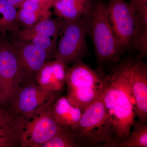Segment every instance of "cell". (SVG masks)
<instances>
[{
	"instance_id": "cell-15",
	"label": "cell",
	"mask_w": 147,
	"mask_h": 147,
	"mask_svg": "<svg viewBox=\"0 0 147 147\" xmlns=\"http://www.w3.org/2000/svg\"><path fill=\"white\" fill-rule=\"evenodd\" d=\"M52 110L57 123L73 130L78 125L82 114V110L72 105L67 96L58 97L53 104Z\"/></svg>"
},
{
	"instance_id": "cell-3",
	"label": "cell",
	"mask_w": 147,
	"mask_h": 147,
	"mask_svg": "<svg viewBox=\"0 0 147 147\" xmlns=\"http://www.w3.org/2000/svg\"><path fill=\"white\" fill-rule=\"evenodd\" d=\"M73 130L81 147H117L115 129L100 97L82 112Z\"/></svg>"
},
{
	"instance_id": "cell-22",
	"label": "cell",
	"mask_w": 147,
	"mask_h": 147,
	"mask_svg": "<svg viewBox=\"0 0 147 147\" xmlns=\"http://www.w3.org/2000/svg\"><path fill=\"white\" fill-rule=\"evenodd\" d=\"M142 28L147 29V5L136 11Z\"/></svg>"
},
{
	"instance_id": "cell-24",
	"label": "cell",
	"mask_w": 147,
	"mask_h": 147,
	"mask_svg": "<svg viewBox=\"0 0 147 147\" xmlns=\"http://www.w3.org/2000/svg\"><path fill=\"white\" fill-rule=\"evenodd\" d=\"M31 1L38 3L48 10H50L51 8L53 7L50 0H31Z\"/></svg>"
},
{
	"instance_id": "cell-16",
	"label": "cell",
	"mask_w": 147,
	"mask_h": 147,
	"mask_svg": "<svg viewBox=\"0 0 147 147\" xmlns=\"http://www.w3.org/2000/svg\"><path fill=\"white\" fill-rule=\"evenodd\" d=\"M92 0H59L53 7L55 15L65 21H75L89 11Z\"/></svg>"
},
{
	"instance_id": "cell-12",
	"label": "cell",
	"mask_w": 147,
	"mask_h": 147,
	"mask_svg": "<svg viewBox=\"0 0 147 147\" xmlns=\"http://www.w3.org/2000/svg\"><path fill=\"white\" fill-rule=\"evenodd\" d=\"M130 86L136 106V117L142 123L147 120V67L140 61H132Z\"/></svg>"
},
{
	"instance_id": "cell-18",
	"label": "cell",
	"mask_w": 147,
	"mask_h": 147,
	"mask_svg": "<svg viewBox=\"0 0 147 147\" xmlns=\"http://www.w3.org/2000/svg\"><path fill=\"white\" fill-rule=\"evenodd\" d=\"M73 129L61 126L57 134L41 147H80Z\"/></svg>"
},
{
	"instance_id": "cell-7",
	"label": "cell",
	"mask_w": 147,
	"mask_h": 147,
	"mask_svg": "<svg viewBox=\"0 0 147 147\" xmlns=\"http://www.w3.org/2000/svg\"><path fill=\"white\" fill-rule=\"evenodd\" d=\"M55 101L25 117L21 147H41L57 133L61 125L53 117L52 108Z\"/></svg>"
},
{
	"instance_id": "cell-20",
	"label": "cell",
	"mask_w": 147,
	"mask_h": 147,
	"mask_svg": "<svg viewBox=\"0 0 147 147\" xmlns=\"http://www.w3.org/2000/svg\"><path fill=\"white\" fill-rule=\"evenodd\" d=\"M17 17L20 26L30 28L40 21L51 17L50 11H40L20 7L17 9Z\"/></svg>"
},
{
	"instance_id": "cell-5",
	"label": "cell",
	"mask_w": 147,
	"mask_h": 147,
	"mask_svg": "<svg viewBox=\"0 0 147 147\" xmlns=\"http://www.w3.org/2000/svg\"><path fill=\"white\" fill-rule=\"evenodd\" d=\"M87 34L88 28L84 16L75 21L63 20L53 59L66 67L82 60L88 53Z\"/></svg>"
},
{
	"instance_id": "cell-11",
	"label": "cell",
	"mask_w": 147,
	"mask_h": 147,
	"mask_svg": "<svg viewBox=\"0 0 147 147\" xmlns=\"http://www.w3.org/2000/svg\"><path fill=\"white\" fill-rule=\"evenodd\" d=\"M15 48L21 64L23 79L22 83L36 82L38 71L51 56L47 51L31 42L19 39L13 34L9 38Z\"/></svg>"
},
{
	"instance_id": "cell-26",
	"label": "cell",
	"mask_w": 147,
	"mask_h": 147,
	"mask_svg": "<svg viewBox=\"0 0 147 147\" xmlns=\"http://www.w3.org/2000/svg\"><path fill=\"white\" fill-rule=\"evenodd\" d=\"M50 1H51V4H52V7H53L55 3L57 2L59 0H50Z\"/></svg>"
},
{
	"instance_id": "cell-2",
	"label": "cell",
	"mask_w": 147,
	"mask_h": 147,
	"mask_svg": "<svg viewBox=\"0 0 147 147\" xmlns=\"http://www.w3.org/2000/svg\"><path fill=\"white\" fill-rule=\"evenodd\" d=\"M84 17L86 22L88 34L90 36L94 46L97 70L103 72L104 64L118 61L123 51L110 23L107 4L101 0L92 1L89 11Z\"/></svg>"
},
{
	"instance_id": "cell-9",
	"label": "cell",
	"mask_w": 147,
	"mask_h": 147,
	"mask_svg": "<svg viewBox=\"0 0 147 147\" xmlns=\"http://www.w3.org/2000/svg\"><path fill=\"white\" fill-rule=\"evenodd\" d=\"M59 94L42 88L35 82L21 84L10 101L5 105L13 115L26 117L56 100Z\"/></svg>"
},
{
	"instance_id": "cell-19",
	"label": "cell",
	"mask_w": 147,
	"mask_h": 147,
	"mask_svg": "<svg viewBox=\"0 0 147 147\" xmlns=\"http://www.w3.org/2000/svg\"><path fill=\"white\" fill-rule=\"evenodd\" d=\"M132 126L134 130L132 133L118 147H147V123L134 120Z\"/></svg>"
},
{
	"instance_id": "cell-8",
	"label": "cell",
	"mask_w": 147,
	"mask_h": 147,
	"mask_svg": "<svg viewBox=\"0 0 147 147\" xmlns=\"http://www.w3.org/2000/svg\"><path fill=\"white\" fill-rule=\"evenodd\" d=\"M108 16L113 32L122 50L133 43L142 28L136 10L125 0H110Z\"/></svg>"
},
{
	"instance_id": "cell-23",
	"label": "cell",
	"mask_w": 147,
	"mask_h": 147,
	"mask_svg": "<svg viewBox=\"0 0 147 147\" xmlns=\"http://www.w3.org/2000/svg\"><path fill=\"white\" fill-rule=\"evenodd\" d=\"M129 3L136 11L147 5V0H129Z\"/></svg>"
},
{
	"instance_id": "cell-13",
	"label": "cell",
	"mask_w": 147,
	"mask_h": 147,
	"mask_svg": "<svg viewBox=\"0 0 147 147\" xmlns=\"http://www.w3.org/2000/svg\"><path fill=\"white\" fill-rule=\"evenodd\" d=\"M23 119L0 103V147H21Z\"/></svg>"
},
{
	"instance_id": "cell-21",
	"label": "cell",
	"mask_w": 147,
	"mask_h": 147,
	"mask_svg": "<svg viewBox=\"0 0 147 147\" xmlns=\"http://www.w3.org/2000/svg\"><path fill=\"white\" fill-rule=\"evenodd\" d=\"M135 48L139 51L141 57H145L147 55V29L142 28L134 40Z\"/></svg>"
},
{
	"instance_id": "cell-6",
	"label": "cell",
	"mask_w": 147,
	"mask_h": 147,
	"mask_svg": "<svg viewBox=\"0 0 147 147\" xmlns=\"http://www.w3.org/2000/svg\"><path fill=\"white\" fill-rule=\"evenodd\" d=\"M23 79L16 50L6 34L0 32V103L6 105L10 101Z\"/></svg>"
},
{
	"instance_id": "cell-10",
	"label": "cell",
	"mask_w": 147,
	"mask_h": 147,
	"mask_svg": "<svg viewBox=\"0 0 147 147\" xmlns=\"http://www.w3.org/2000/svg\"><path fill=\"white\" fill-rule=\"evenodd\" d=\"M63 20L50 17L31 27L11 32L19 39L31 42L47 51L53 59Z\"/></svg>"
},
{
	"instance_id": "cell-4",
	"label": "cell",
	"mask_w": 147,
	"mask_h": 147,
	"mask_svg": "<svg viewBox=\"0 0 147 147\" xmlns=\"http://www.w3.org/2000/svg\"><path fill=\"white\" fill-rule=\"evenodd\" d=\"M104 73L96 71L82 60L65 70L67 97L82 112L101 96Z\"/></svg>"
},
{
	"instance_id": "cell-25",
	"label": "cell",
	"mask_w": 147,
	"mask_h": 147,
	"mask_svg": "<svg viewBox=\"0 0 147 147\" xmlns=\"http://www.w3.org/2000/svg\"><path fill=\"white\" fill-rule=\"evenodd\" d=\"M12 5L18 9L25 0H7Z\"/></svg>"
},
{
	"instance_id": "cell-1",
	"label": "cell",
	"mask_w": 147,
	"mask_h": 147,
	"mask_svg": "<svg viewBox=\"0 0 147 147\" xmlns=\"http://www.w3.org/2000/svg\"><path fill=\"white\" fill-rule=\"evenodd\" d=\"M131 63L124 61L110 73L103 75L100 98L115 129L117 147L128 138L136 117L130 86Z\"/></svg>"
},
{
	"instance_id": "cell-14",
	"label": "cell",
	"mask_w": 147,
	"mask_h": 147,
	"mask_svg": "<svg viewBox=\"0 0 147 147\" xmlns=\"http://www.w3.org/2000/svg\"><path fill=\"white\" fill-rule=\"evenodd\" d=\"M66 67L57 60L48 61L38 71L36 84L44 89L60 94L65 85Z\"/></svg>"
},
{
	"instance_id": "cell-17",
	"label": "cell",
	"mask_w": 147,
	"mask_h": 147,
	"mask_svg": "<svg viewBox=\"0 0 147 147\" xmlns=\"http://www.w3.org/2000/svg\"><path fill=\"white\" fill-rule=\"evenodd\" d=\"M18 10L7 0H0V32L6 34L20 29L17 17Z\"/></svg>"
}]
</instances>
